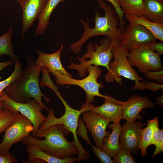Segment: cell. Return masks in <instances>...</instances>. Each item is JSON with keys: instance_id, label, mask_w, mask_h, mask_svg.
Returning <instances> with one entry per match:
<instances>
[{"instance_id": "obj_15", "label": "cell", "mask_w": 163, "mask_h": 163, "mask_svg": "<svg viewBox=\"0 0 163 163\" xmlns=\"http://www.w3.org/2000/svg\"><path fill=\"white\" fill-rule=\"evenodd\" d=\"M48 0H18L23 11L21 40L27 31L31 27L39 14L45 6Z\"/></svg>"}, {"instance_id": "obj_31", "label": "cell", "mask_w": 163, "mask_h": 163, "mask_svg": "<svg viewBox=\"0 0 163 163\" xmlns=\"http://www.w3.org/2000/svg\"><path fill=\"white\" fill-rule=\"evenodd\" d=\"M93 151L95 154L102 163H113V162L111 157L107 154L102 151L99 148L94 146L91 144Z\"/></svg>"}, {"instance_id": "obj_11", "label": "cell", "mask_w": 163, "mask_h": 163, "mask_svg": "<svg viewBox=\"0 0 163 163\" xmlns=\"http://www.w3.org/2000/svg\"><path fill=\"white\" fill-rule=\"evenodd\" d=\"M157 40L154 34L143 26L129 23L124 29L119 44L129 52L143 45L156 42Z\"/></svg>"}, {"instance_id": "obj_5", "label": "cell", "mask_w": 163, "mask_h": 163, "mask_svg": "<svg viewBox=\"0 0 163 163\" xmlns=\"http://www.w3.org/2000/svg\"><path fill=\"white\" fill-rule=\"evenodd\" d=\"M63 103L65 112L63 115L59 118L55 115L53 109L50 107L46 121L40 126L38 132L45 130L53 125L61 124L67 131L71 133L73 135L74 142L78 148V154L76 161H80L89 158L90 154L83 147L79 140L77 135V129L80 116L82 112L88 111L89 105L85 107H81L80 110L71 107L64 99L60 94L57 95Z\"/></svg>"}, {"instance_id": "obj_24", "label": "cell", "mask_w": 163, "mask_h": 163, "mask_svg": "<svg viewBox=\"0 0 163 163\" xmlns=\"http://www.w3.org/2000/svg\"><path fill=\"white\" fill-rule=\"evenodd\" d=\"M13 28L11 27L4 34L0 36V56H10L15 62L19 60V57L15 55L12 46L11 36Z\"/></svg>"}, {"instance_id": "obj_13", "label": "cell", "mask_w": 163, "mask_h": 163, "mask_svg": "<svg viewBox=\"0 0 163 163\" xmlns=\"http://www.w3.org/2000/svg\"><path fill=\"white\" fill-rule=\"evenodd\" d=\"M145 125V123L136 120L125 123L122 126L119 136V143L121 148L138 155L141 130Z\"/></svg>"}, {"instance_id": "obj_14", "label": "cell", "mask_w": 163, "mask_h": 163, "mask_svg": "<svg viewBox=\"0 0 163 163\" xmlns=\"http://www.w3.org/2000/svg\"><path fill=\"white\" fill-rule=\"evenodd\" d=\"M122 106V119L130 122L142 119L139 113L143 109L155 108V104L149 98L137 94L130 96Z\"/></svg>"}, {"instance_id": "obj_40", "label": "cell", "mask_w": 163, "mask_h": 163, "mask_svg": "<svg viewBox=\"0 0 163 163\" xmlns=\"http://www.w3.org/2000/svg\"><path fill=\"white\" fill-rule=\"evenodd\" d=\"M16 0V1H18V0Z\"/></svg>"}, {"instance_id": "obj_18", "label": "cell", "mask_w": 163, "mask_h": 163, "mask_svg": "<svg viewBox=\"0 0 163 163\" xmlns=\"http://www.w3.org/2000/svg\"><path fill=\"white\" fill-rule=\"evenodd\" d=\"M108 127L112 129V132L103 140L101 150L110 157H114L121 148L119 143V136L122 129L120 122L109 123Z\"/></svg>"}, {"instance_id": "obj_27", "label": "cell", "mask_w": 163, "mask_h": 163, "mask_svg": "<svg viewBox=\"0 0 163 163\" xmlns=\"http://www.w3.org/2000/svg\"><path fill=\"white\" fill-rule=\"evenodd\" d=\"M15 112L0 109V133L5 131L13 123L15 119Z\"/></svg>"}, {"instance_id": "obj_29", "label": "cell", "mask_w": 163, "mask_h": 163, "mask_svg": "<svg viewBox=\"0 0 163 163\" xmlns=\"http://www.w3.org/2000/svg\"><path fill=\"white\" fill-rule=\"evenodd\" d=\"M129 151L121 148L113 158V163H136Z\"/></svg>"}, {"instance_id": "obj_7", "label": "cell", "mask_w": 163, "mask_h": 163, "mask_svg": "<svg viewBox=\"0 0 163 163\" xmlns=\"http://www.w3.org/2000/svg\"><path fill=\"white\" fill-rule=\"evenodd\" d=\"M88 75L81 79L73 78L72 77L66 75L60 72H56L54 75L56 83L60 86L66 85H77L83 89L86 94L85 103L82 107H85L93 102L95 97L109 98L111 96L106 94L103 95L99 92L100 88H103V85L97 81L98 78L102 75V71L98 67L93 66H88L87 69Z\"/></svg>"}, {"instance_id": "obj_3", "label": "cell", "mask_w": 163, "mask_h": 163, "mask_svg": "<svg viewBox=\"0 0 163 163\" xmlns=\"http://www.w3.org/2000/svg\"><path fill=\"white\" fill-rule=\"evenodd\" d=\"M99 7L105 12L104 16H101L97 10L94 8L95 15L94 19V26L91 28L89 21L87 18L86 21L82 19L79 21L84 29L83 34L77 42L71 44L70 50L76 53H79L83 44L90 37L100 35H106L110 40H119L123 31L120 27L119 20L116 15L115 10L107 3L102 0H97Z\"/></svg>"}, {"instance_id": "obj_16", "label": "cell", "mask_w": 163, "mask_h": 163, "mask_svg": "<svg viewBox=\"0 0 163 163\" xmlns=\"http://www.w3.org/2000/svg\"><path fill=\"white\" fill-rule=\"evenodd\" d=\"M123 102L111 97L104 99V103L101 106L96 107L90 104L88 111L97 113L113 123L119 122L122 119Z\"/></svg>"}, {"instance_id": "obj_34", "label": "cell", "mask_w": 163, "mask_h": 163, "mask_svg": "<svg viewBox=\"0 0 163 163\" xmlns=\"http://www.w3.org/2000/svg\"><path fill=\"white\" fill-rule=\"evenodd\" d=\"M146 89L150 90L153 92H157L159 90H163V85L159 84L149 81L145 82Z\"/></svg>"}, {"instance_id": "obj_36", "label": "cell", "mask_w": 163, "mask_h": 163, "mask_svg": "<svg viewBox=\"0 0 163 163\" xmlns=\"http://www.w3.org/2000/svg\"><path fill=\"white\" fill-rule=\"evenodd\" d=\"M150 48L153 51H156L160 56L163 54V43H156L154 42L148 44Z\"/></svg>"}, {"instance_id": "obj_37", "label": "cell", "mask_w": 163, "mask_h": 163, "mask_svg": "<svg viewBox=\"0 0 163 163\" xmlns=\"http://www.w3.org/2000/svg\"><path fill=\"white\" fill-rule=\"evenodd\" d=\"M14 62V61L12 59L5 62H0V72L7 66L13 65Z\"/></svg>"}, {"instance_id": "obj_6", "label": "cell", "mask_w": 163, "mask_h": 163, "mask_svg": "<svg viewBox=\"0 0 163 163\" xmlns=\"http://www.w3.org/2000/svg\"><path fill=\"white\" fill-rule=\"evenodd\" d=\"M114 60L109 63L110 70L104 76L105 81L108 83L116 81L117 83L123 85L121 76L134 81L135 85L133 90L144 91L146 89L143 78L139 76L132 67L127 59L129 52L119 44L112 49Z\"/></svg>"}, {"instance_id": "obj_2", "label": "cell", "mask_w": 163, "mask_h": 163, "mask_svg": "<svg viewBox=\"0 0 163 163\" xmlns=\"http://www.w3.org/2000/svg\"><path fill=\"white\" fill-rule=\"evenodd\" d=\"M65 130L63 125H55L38 132L35 136L29 134L21 142L24 145H37L44 152L60 159L78 155V150L74 142H69L64 136Z\"/></svg>"}, {"instance_id": "obj_8", "label": "cell", "mask_w": 163, "mask_h": 163, "mask_svg": "<svg viewBox=\"0 0 163 163\" xmlns=\"http://www.w3.org/2000/svg\"><path fill=\"white\" fill-rule=\"evenodd\" d=\"M0 98L3 109L13 112H19L31 122L34 127L32 136H35L40 126L47 118L42 114L41 111L44 109L39 103L34 98L25 103L15 101L8 97L4 90L0 95Z\"/></svg>"}, {"instance_id": "obj_35", "label": "cell", "mask_w": 163, "mask_h": 163, "mask_svg": "<svg viewBox=\"0 0 163 163\" xmlns=\"http://www.w3.org/2000/svg\"><path fill=\"white\" fill-rule=\"evenodd\" d=\"M18 161L15 157L10 153L0 155V163H16Z\"/></svg>"}, {"instance_id": "obj_23", "label": "cell", "mask_w": 163, "mask_h": 163, "mask_svg": "<svg viewBox=\"0 0 163 163\" xmlns=\"http://www.w3.org/2000/svg\"><path fill=\"white\" fill-rule=\"evenodd\" d=\"M158 122V117L155 116L153 119L148 120L147 126L141 129L139 148L141 150L142 157L148 155L147 149L151 145L154 128Z\"/></svg>"}, {"instance_id": "obj_25", "label": "cell", "mask_w": 163, "mask_h": 163, "mask_svg": "<svg viewBox=\"0 0 163 163\" xmlns=\"http://www.w3.org/2000/svg\"><path fill=\"white\" fill-rule=\"evenodd\" d=\"M119 5L125 13L144 16L142 0H118Z\"/></svg>"}, {"instance_id": "obj_28", "label": "cell", "mask_w": 163, "mask_h": 163, "mask_svg": "<svg viewBox=\"0 0 163 163\" xmlns=\"http://www.w3.org/2000/svg\"><path fill=\"white\" fill-rule=\"evenodd\" d=\"M15 63L14 69L11 74L6 79L0 82V95L7 86L22 75L23 70L21 63L19 60Z\"/></svg>"}, {"instance_id": "obj_22", "label": "cell", "mask_w": 163, "mask_h": 163, "mask_svg": "<svg viewBox=\"0 0 163 163\" xmlns=\"http://www.w3.org/2000/svg\"><path fill=\"white\" fill-rule=\"evenodd\" d=\"M145 15L153 22L163 23V0H142Z\"/></svg>"}, {"instance_id": "obj_33", "label": "cell", "mask_w": 163, "mask_h": 163, "mask_svg": "<svg viewBox=\"0 0 163 163\" xmlns=\"http://www.w3.org/2000/svg\"><path fill=\"white\" fill-rule=\"evenodd\" d=\"M78 121V129L77 132V135L81 136L88 143L91 144V143L90 142L88 136L86 127L84 124L83 120L79 117Z\"/></svg>"}, {"instance_id": "obj_10", "label": "cell", "mask_w": 163, "mask_h": 163, "mask_svg": "<svg viewBox=\"0 0 163 163\" xmlns=\"http://www.w3.org/2000/svg\"><path fill=\"white\" fill-rule=\"evenodd\" d=\"M160 56L146 44L129 52L127 59L132 66L137 67L139 72L144 73L148 71L163 69Z\"/></svg>"}, {"instance_id": "obj_38", "label": "cell", "mask_w": 163, "mask_h": 163, "mask_svg": "<svg viewBox=\"0 0 163 163\" xmlns=\"http://www.w3.org/2000/svg\"><path fill=\"white\" fill-rule=\"evenodd\" d=\"M156 103L158 105L162 107L163 106V94L160 97H156Z\"/></svg>"}, {"instance_id": "obj_9", "label": "cell", "mask_w": 163, "mask_h": 163, "mask_svg": "<svg viewBox=\"0 0 163 163\" xmlns=\"http://www.w3.org/2000/svg\"><path fill=\"white\" fill-rule=\"evenodd\" d=\"M33 129L31 122L19 112H16L14 121L5 131L3 139L0 144V155L10 154L11 146L21 141Z\"/></svg>"}, {"instance_id": "obj_30", "label": "cell", "mask_w": 163, "mask_h": 163, "mask_svg": "<svg viewBox=\"0 0 163 163\" xmlns=\"http://www.w3.org/2000/svg\"><path fill=\"white\" fill-rule=\"evenodd\" d=\"M110 2L113 6L115 13L117 15L120 24V28L123 31L126 22L124 19L125 13L120 6L118 0H105Z\"/></svg>"}, {"instance_id": "obj_26", "label": "cell", "mask_w": 163, "mask_h": 163, "mask_svg": "<svg viewBox=\"0 0 163 163\" xmlns=\"http://www.w3.org/2000/svg\"><path fill=\"white\" fill-rule=\"evenodd\" d=\"M159 126L158 122L154 129L151 145H155V149L152 158L163 152V129H160Z\"/></svg>"}, {"instance_id": "obj_19", "label": "cell", "mask_w": 163, "mask_h": 163, "mask_svg": "<svg viewBox=\"0 0 163 163\" xmlns=\"http://www.w3.org/2000/svg\"><path fill=\"white\" fill-rule=\"evenodd\" d=\"M26 150L29 155L27 163L37 160L48 163H72L76 161L75 156L63 159L59 158L44 152L35 145H27Z\"/></svg>"}, {"instance_id": "obj_21", "label": "cell", "mask_w": 163, "mask_h": 163, "mask_svg": "<svg viewBox=\"0 0 163 163\" xmlns=\"http://www.w3.org/2000/svg\"><path fill=\"white\" fill-rule=\"evenodd\" d=\"M66 0H48L44 8L37 17L38 24L35 30V36L44 33L49 24L50 17L54 10L59 3Z\"/></svg>"}, {"instance_id": "obj_39", "label": "cell", "mask_w": 163, "mask_h": 163, "mask_svg": "<svg viewBox=\"0 0 163 163\" xmlns=\"http://www.w3.org/2000/svg\"><path fill=\"white\" fill-rule=\"evenodd\" d=\"M0 109H3L2 103L0 98Z\"/></svg>"}, {"instance_id": "obj_1", "label": "cell", "mask_w": 163, "mask_h": 163, "mask_svg": "<svg viewBox=\"0 0 163 163\" xmlns=\"http://www.w3.org/2000/svg\"><path fill=\"white\" fill-rule=\"evenodd\" d=\"M27 66L22 75L11 83L4 89L8 97L19 103H25L32 98L36 99L43 108L49 110L43 104L41 97L47 102L50 100L41 92L39 84V76L42 67L37 66L34 57L28 55L25 57Z\"/></svg>"}, {"instance_id": "obj_12", "label": "cell", "mask_w": 163, "mask_h": 163, "mask_svg": "<svg viewBox=\"0 0 163 163\" xmlns=\"http://www.w3.org/2000/svg\"><path fill=\"white\" fill-rule=\"evenodd\" d=\"M82 114V120L92 135L95 146L101 149L104 139L110 133L106 129L111 121L92 111H85Z\"/></svg>"}, {"instance_id": "obj_4", "label": "cell", "mask_w": 163, "mask_h": 163, "mask_svg": "<svg viewBox=\"0 0 163 163\" xmlns=\"http://www.w3.org/2000/svg\"><path fill=\"white\" fill-rule=\"evenodd\" d=\"M119 43V40H110L107 38H102L100 44L97 43L93 45L90 42L87 45L86 53L81 57H77L80 63L74 64L69 60L70 65L68 66L67 69L77 70L79 75L82 78L86 76L87 69L91 66H102L109 71V63L113 58L112 49Z\"/></svg>"}, {"instance_id": "obj_32", "label": "cell", "mask_w": 163, "mask_h": 163, "mask_svg": "<svg viewBox=\"0 0 163 163\" xmlns=\"http://www.w3.org/2000/svg\"><path fill=\"white\" fill-rule=\"evenodd\" d=\"M147 78L157 81L161 84L163 82V70L158 71H148L144 73Z\"/></svg>"}, {"instance_id": "obj_17", "label": "cell", "mask_w": 163, "mask_h": 163, "mask_svg": "<svg viewBox=\"0 0 163 163\" xmlns=\"http://www.w3.org/2000/svg\"><path fill=\"white\" fill-rule=\"evenodd\" d=\"M63 48V46L62 45L60 49L56 52L47 54L34 48L38 54V57L36 61V66L46 68L49 72L53 75L56 72H59L66 75L72 77V75L64 68L61 61L60 55Z\"/></svg>"}, {"instance_id": "obj_20", "label": "cell", "mask_w": 163, "mask_h": 163, "mask_svg": "<svg viewBox=\"0 0 163 163\" xmlns=\"http://www.w3.org/2000/svg\"><path fill=\"white\" fill-rule=\"evenodd\" d=\"M125 18L129 23L141 25L150 31L157 40L163 42V23L153 22L145 18L131 14H126Z\"/></svg>"}]
</instances>
